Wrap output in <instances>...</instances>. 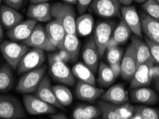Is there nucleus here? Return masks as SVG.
<instances>
[{
  "mask_svg": "<svg viewBox=\"0 0 159 119\" xmlns=\"http://www.w3.org/2000/svg\"><path fill=\"white\" fill-rule=\"evenodd\" d=\"M124 53L123 49L120 46H108L106 51V59L109 65L120 63Z\"/></svg>",
  "mask_w": 159,
  "mask_h": 119,
  "instance_id": "nucleus-35",
  "label": "nucleus"
},
{
  "mask_svg": "<svg viewBox=\"0 0 159 119\" xmlns=\"http://www.w3.org/2000/svg\"><path fill=\"white\" fill-rule=\"evenodd\" d=\"M23 104L27 113L32 116L50 115L57 112L56 107L31 94L24 95Z\"/></svg>",
  "mask_w": 159,
  "mask_h": 119,
  "instance_id": "nucleus-9",
  "label": "nucleus"
},
{
  "mask_svg": "<svg viewBox=\"0 0 159 119\" xmlns=\"http://www.w3.org/2000/svg\"><path fill=\"white\" fill-rule=\"evenodd\" d=\"M0 45H1V44H0Z\"/></svg>",
  "mask_w": 159,
  "mask_h": 119,
  "instance_id": "nucleus-53",
  "label": "nucleus"
},
{
  "mask_svg": "<svg viewBox=\"0 0 159 119\" xmlns=\"http://www.w3.org/2000/svg\"><path fill=\"white\" fill-rule=\"evenodd\" d=\"M35 95L39 99L48 104L52 105L56 108L64 110L65 107L62 106L57 101L54 93L52 86L51 84L50 79L48 76H44L43 80L35 91Z\"/></svg>",
  "mask_w": 159,
  "mask_h": 119,
  "instance_id": "nucleus-22",
  "label": "nucleus"
},
{
  "mask_svg": "<svg viewBox=\"0 0 159 119\" xmlns=\"http://www.w3.org/2000/svg\"><path fill=\"white\" fill-rule=\"evenodd\" d=\"M51 4L48 2L30 4L27 10V15L30 19L37 22H49L53 19L50 11Z\"/></svg>",
  "mask_w": 159,
  "mask_h": 119,
  "instance_id": "nucleus-23",
  "label": "nucleus"
},
{
  "mask_svg": "<svg viewBox=\"0 0 159 119\" xmlns=\"http://www.w3.org/2000/svg\"><path fill=\"white\" fill-rule=\"evenodd\" d=\"M72 71L75 77L80 81L94 85L96 83L95 73L83 62L75 63L72 66Z\"/></svg>",
  "mask_w": 159,
  "mask_h": 119,
  "instance_id": "nucleus-29",
  "label": "nucleus"
},
{
  "mask_svg": "<svg viewBox=\"0 0 159 119\" xmlns=\"http://www.w3.org/2000/svg\"><path fill=\"white\" fill-rule=\"evenodd\" d=\"M4 4L16 10H20L25 3V0H4Z\"/></svg>",
  "mask_w": 159,
  "mask_h": 119,
  "instance_id": "nucleus-39",
  "label": "nucleus"
},
{
  "mask_svg": "<svg viewBox=\"0 0 159 119\" xmlns=\"http://www.w3.org/2000/svg\"><path fill=\"white\" fill-rule=\"evenodd\" d=\"M109 65V64H108ZM110 67H111L112 71L115 74L116 76L118 78L119 76H120L121 74V66H120V63H118V64H111L109 65Z\"/></svg>",
  "mask_w": 159,
  "mask_h": 119,
  "instance_id": "nucleus-40",
  "label": "nucleus"
},
{
  "mask_svg": "<svg viewBox=\"0 0 159 119\" xmlns=\"http://www.w3.org/2000/svg\"><path fill=\"white\" fill-rule=\"evenodd\" d=\"M118 1L123 6H128L131 5L133 0H118Z\"/></svg>",
  "mask_w": 159,
  "mask_h": 119,
  "instance_id": "nucleus-44",
  "label": "nucleus"
},
{
  "mask_svg": "<svg viewBox=\"0 0 159 119\" xmlns=\"http://www.w3.org/2000/svg\"><path fill=\"white\" fill-rule=\"evenodd\" d=\"M22 19L23 16L16 9L4 4L0 6V22L6 29H11Z\"/></svg>",
  "mask_w": 159,
  "mask_h": 119,
  "instance_id": "nucleus-24",
  "label": "nucleus"
},
{
  "mask_svg": "<svg viewBox=\"0 0 159 119\" xmlns=\"http://www.w3.org/2000/svg\"><path fill=\"white\" fill-rule=\"evenodd\" d=\"M22 43L30 47L40 49L44 51H55L57 49L51 42L47 33L45 27L37 23L32 34Z\"/></svg>",
  "mask_w": 159,
  "mask_h": 119,
  "instance_id": "nucleus-10",
  "label": "nucleus"
},
{
  "mask_svg": "<svg viewBox=\"0 0 159 119\" xmlns=\"http://www.w3.org/2000/svg\"><path fill=\"white\" fill-rule=\"evenodd\" d=\"M133 1H134L135 2L139 4H143L147 1V0H133Z\"/></svg>",
  "mask_w": 159,
  "mask_h": 119,
  "instance_id": "nucleus-49",
  "label": "nucleus"
},
{
  "mask_svg": "<svg viewBox=\"0 0 159 119\" xmlns=\"http://www.w3.org/2000/svg\"><path fill=\"white\" fill-rule=\"evenodd\" d=\"M25 108L17 98L10 95L0 96V118L19 119L27 117Z\"/></svg>",
  "mask_w": 159,
  "mask_h": 119,
  "instance_id": "nucleus-7",
  "label": "nucleus"
},
{
  "mask_svg": "<svg viewBox=\"0 0 159 119\" xmlns=\"http://www.w3.org/2000/svg\"><path fill=\"white\" fill-rule=\"evenodd\" d=\"M153 79H158L159 80V65L154 66Z\"/></svg>",
  "mask_w": 159,
  "mask_h": 119,
  "instance_id": "nucleus-42",
  "label": "nucleus"
},
{
  "mask_svg": "<svg viewBox=\"0 0 159 119\" xmlns=\"http://www.w3.org/2000/svg\"><path fill=\"white\" fill-rule=\"evenodd\" d=\"M37 24V21L32 19L22 21L15 27L8 30L7 34L11 41L22 42L30 36Z\"/></svg>",
  "mask_w": 159,
  "mask_h": 119,
  "instance_id": "nucleus-19",
  "label": "nucleus"
},
{
  "mask_svg": "<svg viewBox=\"0 0 159 119\" xmlns=\"http://www.w3.org/2000/svg\"><path fill=\"white\" fill-rule=\"evenodd\" d=\"M120 16L133 34L140 38L143 37L141 18L134 6H123L120 8Z\"/></svg>",
  "mask_w": 159,
  "mask_h": 119,
  "instance_id": "nucleus-15",
  "label": "nucleus"
},
{
  "mask_svg": "<svg viewBox=\"0 0 159 119\" xmlns=\"http://www.w3.org/2000/svg\"><path fill=\"white\" fill-rule=\"evenodd\" d=\"M93 0H78L77 2V8L80 15L85 13V11L88 10L90 7Z\"/></svg>",
  "mask_w": 159,
  "mask_h": 119,
  "instance_id": "nucleus-38",
  "label": "nucleus"
},
{
  "mask_svg": "<svg viewBox=\"0 0 159 119\" xmlns=\"http://www.w3.org/2000/svg\"><path fill=\"white\" fill-rule=\"evenodd\" d=\"M139 15L141 18L142 32L146 37L159 34V21L151 17L145 11H141Z\"/></svg>",
  "mask_w": 159,
  "mask_h": 119,
  "instance_id": "nucleus-31",
  "label": "nucleus"
},
{
  "mask_svg": "<svg viewBox=\"0 0 159 119\" xmlns=\"http://www.w3.org/2000/svg\"><path fill=\"white\" fill-rule=\"evenodd\" d=\"M156 1H157V2L159 4V0H156Z\"/></svg>",
  "mask_w": 159,
  "mask_h": 119,
  "instance_id": "nucleus-51",
  "label": "nucleus"
},
{
  "mask_svg": "<svg viewBox=\"0 0 159 119\" xmlns=\"http://www.w3.org/2000/svg\"><path fill=\"white\" fill-rule=\"evenodd\" d=\"M130 40H131V43L134 46L139 64L148 62L149 60L153 59L151 56L148 44H146V41H143L141 38H140V37L135 34L131 35Z\"/></svg>",
  "mask_w": 159,
  "mask_h": 119,
  "instance_id": "nucleus-28",
  "label": "nucleus"
},
{
  "mask_svg": "<svg viewBox=\"0 0 159 119\" xmlns=\"http://www.w3.org/2000/svg\"><path fill=\"white\" fill-rule=\"evenodd\" d=\"M98 106L104 119H130L134 111V106L128 102L118 105L101 100L98 103Z\"/></svg>",
  "mask_w": 159,
  "mask_h": 119,
  "instance_id": "nucleus-6",
  "label": "nucleus"
},
{
  "mask_svg": "<svg viewBox=\"0 0 159 119\" xmlns=\"http://www.w3.org/2000/svg\"><path fill=\"white\" fill-rule=\"evenodd\" d=\"M51 15L57 19L64 27L67 34H76V12L72 4L65 2H55L51 4Z\"/></svg>",
  "mask_w": 159,
  "mask_h": 119,
  "instance_id": "nucleus-2",
  "label": "nucleus"
},
{
  "mask_svg": "<svg viewBox=\"0 0 159 119\" xmlns=\"http://www.w3.org/2000/svg\"><path fill=\"white\" fill-rule=\"evenodd\" d=\"M47 67L44 65L23 74L19 79L16 90L20 94H27L35 93L39 83L45 76Z\"/></svg>",
  "mask_w": 159,
  "mask_h": 119,
  "instance_id": "nucleus-4",
  "label": "nucleus"
},
{
  "mask_svg": "<svg viewBox=\"0 0 159 119\" xmlns=\"http://www.w3.org/2000/svg\"><path fill=\"white\" fill-rule=\"evenodd\" d=\"M95 20L91 14H82L76 19V34L80 36H87L93 32Z\"/></svg>",
  "mask_w": 159,
  "mask_h": 119,
  "instance_id": "nucleus-27",
  "label": "nucleus"
},
{
  "mask_svg": "<svg viewBox=\"0 0 159 119\" xmlns=\"http://www.w3.org/2000/svg\"><path fill=\"white\" fill-rule=\"evenodd\" d=\"M130 119H159V111L143 104L136 105Z\"/></svg>",
  "mask_w": 159,
  "mask_h": 119,
  "instance_id": "nucleus-33",
  "label": "nucleus"
},
{
  "mask_svg": "<svg viewBox=\"0 0 159 119\" xmlns=\"http://www.w3.org/2000/svg\"><path fill=\"white\" fill-rule=\"evenodd\" d=\"M50 117L52 119H67V116L65 115L64 113H61V112H60V113H57V112H55V113H54L52 114H50Z\"/></svg>",
  "mask_w": 159,
  "mask_h": 119,
  "instance_id": "nucleus-41",
  "label": "nucleus"
},
{
  "mask_svg": "<svg viewBox=\"0 0 159 119\" xmlns=\"http://www.w3.org/2000/svg\"><path fill=\"white\" fill-rule=\"evenodd\" d=\"M116 25L115 21L110 19L100 20L95 24L93 37L99 51L100 57L106 53Z\"/></svg>",
  "mask_w": 159,
  "mask_h": 119,
  "instance_id": "nucleus-3",
  "label": "nucleus"
},
{
  "mask_svg": "<svg viewBox=\"0 0 159 119\" xmlns=\"http://www.w3.org/2000/svg\"><path fill=\"white\" fill-rule=\"evenodd\" d=\"M81 56L84 64L94 73L97 72L99 65L100 54L93 37L89 39L84 44L82 48Z\"/></svg>",
  "mask_w": 159,
  "mask_h": 119,
  "instance_id": "nucleus-16",
  "label": "nucleus"
},
{
  "mask_svg": "<svg viewBox=\"0 0 159 119\" xmlns=\"http://www.w3.org/2000/svg\"><path fill=\"white\" fill-rule=\"evenodd\" d=\"M97 81L101 87L106 88L111 86L115 82L117 77L112 71L108 64L104 62H100L98 65Z\"/></svg>",
  "mask_w": 159,
  "mask_h": 119,
  "instance_id": "nucleus-30",
  "label": "nucleus"
},
{
  "mask_svg": "<svg viewBox=\"0 0 159 119\" xmlns=\"http://www.w3.org/2000/svg\"><path fill=\"white\" fill-rule=\"evenodd\" d=\"M3 1H4V0H0V6H1V5H2L1 4H2V2H3Z\"/></svg>",
  "mask_w": 159,
  "mask_h": 119,
  "instance_id": "nucleus-50",
  "label": "nucleus"
},
{
  "mask_svg": "<svg viewBox=\"0 0 159 119\" xmlns=\"http://www.w3.org/2000/svg\"><path fill=\"white\" fill-rule=\"evenodd\" d=\"M145 41L148 44L153 59L155 61V62L157 63L159 65V45L157 44L154 43L153 41L150 40L146 36L145 37Z\"/></svg>",
  "mask_w": 159,
  "mask_h": 119,
  "instance_id": "nucleus-37",
  "label": "nucleus"
},
{
  "mask_svg": "<svg viewBox=\"0 0 159 119\" xmlns=\"http://www.w3.org/2000/svg\"><path fill=\"white\" fill-rule=\"evenodd\" d=\"M49 73L56 82L68 86L76 84V78L60 53L51 52L48 56Z\"/></svg>",
  "mask_w": 159,
  "mask_h": 119,
  "instance_id": "nucleus-1",
  "label": "nucleus"
},
{
  "mask_svg": "<svg viewBox=\"0 0 159 119\" xmlns=\"http://www.w3.org/2000/svg\"><path fill=\"white\" fill-rule=\"evenodd\" d=\"M51 0H30V4H37V3H43V2H48Z\"/></svg>",
  "mask_w": 159,
  "mask_h": 119,
  "instance_id": "nucleus-45",
  "label": "nucleus"
},
{
  "mask_svg": "<svg viewBox=\"0 0 159 119\" xmlns=\"http://www.w3.org/2000/svg\"><path fill=\"white\" fill-rule=\"evenodd\" d=\"M75 92L76 97L80 101L94 102L95 100L100 98L104 91L94 84L78 80L76 82Z\"/></svg>",
  "mask_w": 159,
  "mask_h": 119,
  "instance_id": "nucleus-17",
  "label": "nucleus"
},
{
  "mask_svg": "<svg viewBox=\"0 0 159 119\" xmlns=\"http://www.w3.org/2000/svg\"><path fill=\"white\" fill-rule=\"evenodd\" d=\"M130 99L133 103L143 105H155L159 101L157 92L148 86H142L130 89Z\"/></svg>",
  "mask_w": 159,
  "mask_h": 119,
  "instance_id": "nucleus-18",
  "label": "nucleus"
},
{
  "mask_svg": "<svg viewBox=\"0 0 159 119\" xmlns=\"http://www.w3.org/2000/svg\"><path fill=\"white\" fill-rule=\"evenodd\" d=\"M132 34L130 28L125 24L123 19L120 18V22L116 25L114 29L109 46H121L125 44L130 39Z\"/></svg>",
  "mask_w": 159,
  "mask_h": 119,
  "instance_id": "nucleus-25",
  "label": "nucleus"
},
{
  "mask_svg": "<svg viewBox=\"0 0 159 119\" xmlns=\"http://www.w3.org/2000/svg\"><path fill=\"white\" fill-rule=\"evenodd\" d=\"M4 36V32H3V27H2V23L0 22V41L2 40Z\"/></svg>",
  "mask_w": 159,
  "mask_h": 119,
  "instance_id": "nucleus-47",
  "label": "nucleus"
},
{
  "mask_svg": "<svg viewBox=\"0 0 159 119\" xmlns=\"http://www.w3.org/2000/svg\"><path fill=\"white\" fill-rule=\"evenodd\" d=\"M28 1V0H25V2H27Z\"/></svg>",
  "mask_w": 159,
  "mask_h": 119,
  "instance_id": "nucleus-52",
  "label": "nucleus"
},
{
  "mask_svg": "<svg viewBox=\"0 0 159 119\" xmlns=\"http://www.w3.org/2000/svg\"><path fill=\"white\" fill-rule=\"evenodd\" d=\"M55 97L60 104L64 107L68 106L72 104L73 97L70 88L64 84H55L52 86Z\"/></svg>",
  "mask_w": 159,
  "mask_h": 119,
  "instance_id": "nucleus-34",
  "label": "nucleus"
},
{
  "mask_svg": "<svg viewBox=\"0 0 159 119\" xmlns=\"http://www.w3.org/2000/svg\"><path fill=\"white\" fill-rule=\"evenodd\" d=\"M30 49V46L18 41L5 40L0 45V51L7 64L13 70H17L18 64Z\"/></svg>",
  "mask_w": 159,
  "mask_h": 119,
  "instance_id": "nucleus-5",
  "label": "nucleus"
},
{
  "mask_svg": "<svg viewBox=\"0 0 159 119\" xmlns=\"http://www.w3.org/2000/svg\"><path fill=\"white\" fill-rule=\"evenodd\" d=\"M122 79L127 81H130L139 66L136 53L134 46L132 43L128 44L124 51L122 60L120 62Z\"/></svg>",
  "mask_w": 159,
  "mask_h": 119,
  "instance_id": "nucleus-13",
  "label": "nucleus"
},
{
  "mask_svg": "<svg viewBox=\"0 0 159 119\" xmlns=\"http://www.w3.org/2000/svg\"><path fill=\"white\" fill-rule=\"evenodd\" d=\"M141 8L149 16L159 21V4L156 0H147L142 4Z\"/></svg>",
  "mask_w": 159,
  "mask_h": 119,
  "instance_id": "nucleus-36",
  "label": "nucleus"
},
{
  "mask_svg": "<svg viewBox=\"0 0 159 119\" xmlns=\"http://www.w3.org/2000/svg\"><path fill=\"white\" fill-rule=\"evenodd\" d=\"M80 41L77 34H67L63 41L60 54L66 62H75L80 53Z\"/></svg>",
  "mask_w": 159,
  "mask_h": 119,
  "instance_id": "nucleus-14",
  "label": "nucleus"
},
{
  "mask_svg": "<svg viewBox=\"0 0 159 119\" xmlns=\"http://www.w3.org/2000/svg\"><path fill=\"white\" fill-rule=\"evenodd\" d=\"M90 8L98 17L111 19L120 15L121 4L118 0H93Z\"/></svg>",
  "mask_w": 159,
  "mask_h": 119,
  "instance_id": "nucleus-12",
  "label": "nucleus"
},
{
  "mask_svg": "<svg viewBox=\"0 0 159 119\" xmlns=\"http://www.w3.org/2000/svg\"><path fill=\"white\" fill-rule=\"evenodd\" d=\"M46 60L45 51L40 49H30L19 63L17 71L22 74L43 66Z\"/></svg>",
  "mask_w": 159,
  "mask_h": 119,
  "instance_id": "nucleus-8",
  "label": "nucleus"
},
{
  "mask_svg": "<svg viewBox=\"0 0 159 119\" xmlns=\"http://www.w3.org/2000/svg\"><path fill=\"white\" fill-rule=\"evenodd\" d=\"M100 116V107L91 104H79L73 109L72 113L74 119H95Z\"/></svg>",
  "mask_w": 159,
  "mask_h": 119,
  "instance_id": "nucleus-26",
  "label": "nucleus"
},
{
  "mask_svg": "<svg viewBox=\"0 0 159 119\" xmlns=\"http://www.w3.org/2000/svg\"><path fill=\"white\" fill-rule=\"evenodd\" d=\"M147 38H148L149 39H150V40H151L152 41H153L154 43L157 44L159 45V34L153 35V36H151L150 37H147Z\"/></svg>",
  "mask_w": 159,
  "mask_h": 119,
  "instance_id": "nucleus-43",
  "label": "nucleus"
},
{
  "mask_svg": "<svg viewBox=\"0 0 159 119\" xmlns=\"http://www.w3.org/2000/svg\"><path fill=\"white\" fill-rule=\"evenodd\" d=\"M62 1L63 2H65V3L73 5V4H77V2H78V0H62Z\"/></svg>",
  "mask_w": 159,
  "mask_h": 119,
  "instance_id": "nucleus-46",
  "label": "nucleus"
},
{
  "mask_svg": "<svg viewBox=\"0 0 159 119\" xmlns=\"http://www.w3.org/2000/svg\"><path fill=\"white\" fill-rule=\"evenodd\" d=\"M155 63V61L152 59L139 64L136 71L130 81V89L151 85L153 79Z\"/></svg>",
  "mask_w": 159,
  "mask_h": 119,
  "instance_id": "nucleus-11",
  "label": "nucleus"
},
{
  "mask_svg": "<svg viewBox=\"0 0 159 119\" xmlns=\"http://www.w3.org/2000/svg\"><path fill=\"white\" fill-rule=\"evenodd\" d=\"M49 39L57 49L60 50L67 32L57 19H53L45 25Z\"/></svg>",
  "mask_w": 159,
  "mask_h": 119,
  "instance_id": "nucleus-21",
  "label": "nucleus"
},
{
  "mask_svg": "<svg viewBox=\"0 0 159 119\" xmlns=\"http://www.w3.org/2000/svg\"><path fill=\"white\" fill-rule=\"evenodd\" d=\"M100 99L114 104L121 105L129 101L130 96L129 93L125 89L124 85L117 83L111 86L106 91H104L100 96Z\"/></svg>",
  "mask_w": 159,
  "mask_h": 119,
  "instance_id": "nucleus-20",
  "label": "nucleus"
},
{
  "mask_svg": "<svg viewBox=\"0 0 159 119\" xmlns=\"http://www.w3.org/2000/svg\"><path fill=\"white\" fill-rule=\"evenodd\" d=\"M154 81H155V88L156 91L159 94V80L158 79H154Z\"/></svg>",
  "mask_w": 159,
  "mask_h": 119,
  "instance_id": "nucleus-48",
  "label": "nucleus"
},
{
  "mask_svg": "<svg viewBox=\"0 0 159 119\" xmlns=\"http://www.w3.org/2000/svg\"><path fill=\"white\" fill-rule=\"evenodd\" d=\"M12 70L7 63L0 67V92H7L12 88L14 83Z\"/></svg>",
  "mask_w": 159,
  "mask_h": 119,
  "instance_id": "nucleus-32",
  "label": "nucleus"
}]
</instances>
